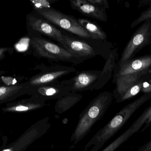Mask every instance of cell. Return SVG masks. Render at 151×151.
<instances>
[{
	"label": "cell",
	"mask_w": 151,
	"mask_h": 151,
	"mask_svg": "<svg viewBox=\"0 0 151 151\" xmlns=\"http://www.w3.org/2000/svg\"><path fill=\"white\" fill-rule=\"evenodd\" d=\"M99 70H85L78 72L70 79L59 81L60 84L70 88L71 92L78 93L93 90V87L101 74Z\"/></svg>",
	"instance_id": "obj_10"
},
{
	"label": "cell",
	"mask_w": 151,
	"mask_h": 151,
	"mask_svg": "<svg viewBox=\"0 0 151 151\" xmlns=\"http://www.w3.org/2000/svg\"><path fill=\"white\" fill-rule=\"evenodd\" d=\"M142 91L144 94L151 93V83L149 82V81H146L144 82Z\"/></svg>",
	"instance_id": "obj_28"
},
{
	"label": "cell",
	"mask_w": 151,
	"mask_h": 151,
	"mask_svg": "<svg viewBox=\"0 0 151 151\" xmlns=\"http://www.w3.org/2000/svg\"><path fill=\"white\" fill-rule=\"evenodd\" d=\"M30 44L33 56L55 62H63L78 65L82 63L75 56L62 45L43 36L30 37Z\"/></svg>",
	"instance_id": "obj_4"
},
{
	"label": "cell",
	"mask_w": 151,
	"mask_h": 151,
	"mask_svg": "<svg viewBox=\"0 0 151 151\" xmlns=\"http://www.w3.org/2000/svg\"><path fill=\"white\" fill-rule=\"evenodd\" d=\"M70 2L71 8L82 15L102 22L107 21L106 10L99 8L88 0H70Z\"/></svg>",
	"instance_id": "obj_14"
},
{
	"label": "cell",
	"mask_w": 151,
	"mask_h": 151,
	"mask_svg": "<svg viewBox=\"0 0 151 151\" xmlns=\"http://www.w3.org/2000/svg\"><path fill=\"white\" fill-rule=\"evenodd\" d=\"M34 11L62 30L81 38H92L73 16L65 14L52 7Z\"/></svg>",
	"instance_id": "obj_5"
},
{
	"label": "cell",
	"mask_w": 151,
	"mask_h": 151,
	"mask_svg": "<svg viewBox=\"0 0 151 151\" xmlns=\"http://www.w3.org/2000/svg\"><path fill=\"white\" fill-rule=\"evenodd\" d=\"M118 51L117 48L113 49L110 56L106 60L104 68L101 71L99 78L93 87V90L103 88L111 78L117 64L116 61L119 56Z\"/></svg>",
	"instance_id": "obj_17"
},
{
	"label": "cell",
	"mask_w": 151,
	"mask_h": 151,
	"mask_svg": "<svg viewBox=\"0 0 151 151\" xmlns=\"http://www.w3.org/2000/svg\"><path fill=\"white\" fill-rule=\"evenodd\" d=\"M151 98V93L144 94L126 105L104 127L97 132L84 146L83 151H99L124 126L132 114Z\"/></svg>",
	"instance_id": "obj_1"
},
{
	"label": "cell",
	"mask_w": 151,
	"mask_h": 151,
	"mask_svg": "<svg viewBox=\"0 0 151 151\" xmlns=\"http://www.w3.org/2000/svg\"><path fill=\"white\" fill-rule=\"evenodd\" d=\"M57 1V0H33L30 1V2L35 10L50 8L52 7L51 4Z\"/></svg>",
	"instance_id": "obj_23"
},
{
	"label": "cell",
	"mask_w": 151,
	"mask_h": 151,
	"mask_svg": "<svg viewBox=\"0 0 151 151\" xmlns=\"http://www.w3.org/2000/svg\"><path fill=\"white\" fill-rule=\"evenodd\" d=\"M148 74H151V67L142 72L124 75L117 78L113 81V82L116 83V86L113 92V96L115 99H117L122 95L131 86Z\"/></svg>",
	"instance_id": "obj_15"
},
{
	"label": "cell",
	"mask_w": 151,
	"mask_h": 151,
	"mask_svg": "<svg viewBox=\"0 0 151 151\" xmlns=\"http://www.w3.org/2000/svg\"><path fill=\"white\" fill-rule=\"evenodd\" d=\"M26 24L29 37L45 36L56 42L68 51L63 39L62 30L55 26L39 13L34 11L27 14Z\"/></svg>",
	"instance_id": "obj_6"
},
{
	"label": "cell",
	"mask_w": 151,
	"mask_h": 151,
	"mask_svg": "<svg viewBox=\"0 0 151 151\" xmlns=\"http://www.w3.org/2000/svg\"><path fill=\"white\" fill-rule=\"evenodd\" d=\"M132 129L129 128L121 135L115 141L109 144L102 151H114L118 149L122 143L126 142L130 137L132 135Z\"/></svg>",
	"instance_id": "obj_22"
},
{
	"label": "cell",
	"mask_w": 151,
	"mask_h": 151,
	"mask_svg": "<svg viewBox=\"0 0 151 151\" xmlns=\"http://www.w3.org/2000/svg\"><path fill=\"white\" fill-rule=\"evenodd\" d=\"M149 82H150V83H151V79L149 81Z\"/></svg>",
	"instance_id": "obj_31"
},
{
	"label": "cell",
	"mask_w": 151,
	"mask_h": 151,
	"mask_svg": "<svg viewBox=\"0 0 151 151\" xmlns=\"http://www.w3.org/2000/svg\"><path fill=\"white\" fill-rule=\"evenodd\" d=\"M7 73V72L5 71H3V70H0V77L1 76H3L4 74H5ZM2 84V82L1 80L0 79V84Z\"/></svg>",
	"instance_id": "obj_29"
},
{
	"label": "cell",
	"mask_w": 151,
	"mask_h": 151,
	"mask_svg": "<svg viewBox=\"0 0 151 151\" xmlns=\"http://www.w3.org/2000/svg\"><path fill=\"white\" fill-rule=\"evenodd\" d=\"M46 105V101L37 97L20 99L6 103L1 109L4 113H25L41 109Z\"/></svg>",
	"instance_id": "obj_12"
},
{
	"label": "cell",
	"mask_w": 151,
	"mask_h": 151,
	"mask_svg": "<svg viewBox=\"0 0 151 151\" xmlns=\"http://www.w3.org/2000/svg\"><path fill=\"white\" fill-rule=\"evenodd\" d=\"M151 79V74L145 75L140 80L131 86L122 95L116 99V103H121L137 95L140 91H142L144 82L146 81H149Z\"/></svg>",
	"instance_id": "obj_20"
},
{
	"label": "cell",
	"mask_w": 151,
	"mask_h": 151,
	"mask_svg": "<svg viewBox=\"0 0 151 151\" xmlns=\"http://www.w3.org/2000/svg\"><path fill=\"white\" fill-rule=\"evenodd\" d=\"M113 94L104 91L91 100L82 112L75 130L71 137L73 148L81 142L90 131L94 124L101 119L111 104Z\"/></svg>",
	"instance_id": "obj_2"
},
{
	"label": "cell",
	"mask_w": 151,
	"mask_h": 151,
	"mask_svg": "<svg viewBox=\"0 0 151 151\" xmlns=\"http://www.w3.org/2000/svg\"><path fill=\"white\" fill-rule=\"evenodd\" d=\"M83 97L82 95L79 93L70 92L58 99L55 105V112L61 114L67 111L79 103Z\"/></svg>",
	"instance_id": "obj_18"
},
{
	"label": "cell",
	"mask_w": 151,
	"mask_h": 151,
	"mask_svg": "<svg viewBox=\"0 0 151 151\" xmlns=\"http://www.w3.org/2000/svg\"><path fill=\"white\" fill-rule=\"evenodd\" d=\"M0 79L1 80L2 84L8 86H12L22 83L21 81L24 79V77H14L9 76H1Z\"/></svg>",
	"instance_id": "obj_25"
},
{
	"label": "cell",
	"mask_w": 151,
	"mask_h": 151,
	"mask_svg": "<svg viewBox=\"0 0 151 151\" xmlns=\"http://www.w3.org/2000/svg\"><path fill=\"white\" fill-rule=\"evenodd\" d=\"M14 49L10 47H0V61L4 59L5 57V54L8 53L9 55L13 54Z\"/></svg>",
	"instance_id": "obj_27"
},
{
	"label": "cell",
	"mask_w": 151,
	"mask_h": 151,
	"mask_svg": "<svg viewBox=\"0 0 151 151\" xmlns=\"http://www.w3.org/2000/svg\"><path fill=\"white\" fill-rule=\"evenodd\" d=\"M81 25L90 35L91 38L96 40H106L107 35L97 24L87 19H77Z\"/></svg>",
	"instance_id": "obj_19"
},
{
	"label": "cell",
	"mask_w": 151,
	"mask_h": 151,
	"mask_svg": "<svg viewBox=\"0 0 151 151\" xmlns=\"http://www.w3.org/2000/svg\"><path fill=\"white\" fill-rule=\"evenodd\" d=\"M88 1L103 9L106 10V9H109V3L106 0H88Z\"/></svg>",
	"instance_id": "obj_26"
},
{
	"label": "cell",
	"mask_w": 151,
	"mask_h": 151,
	"mask_svg": "<svg viewBox=\"0 0 151 151\" xmlns=\"http://www.w3.org/2000/svg\"><path fill=\"white\" fill-rule=\"evenodd\" d=\"M149 19H151V4L148 9L142 12L139 17L132 22L130 27L131 28H133L142 22H144L145 20Z\"/></svg>",
	"instance_id": "obj_24"
},
{
	"label": "cell",
	"mask_w": 151,
	"mask_h": 151,
	"mask_svg": "<svg viewBox=\"0 0 151 151\" xmlns=\"http://www.w3.org/2000/svg\"><path fill=\"white\" fill-rule=\"evenodd\" d=\"M149 148H150V149H151V144H150V145H149Z\"/></svg>",
	"instance_id": "obj_30"
},
{
	"label": "cell",
	"mask_w": 151,
	"mask_h": 151,
	"mask_svg": "<svg viewBox=\"0 0 151 151\" xmlns=\"http://www.w3.org/2000/svg\"><path fill=\"white\" fill-rule=\"evenodd\" d=\"M28 94V89L25 82L12 86L0 84V105L13 102Z\"/></svg>",
	"instance_id": "obj_16"
},
{
	"label": "cell",
	"mask_w": 151,
	"mask_h": 151,
	"mask_svg": "<svg viewBox=\"0 0 151 151\" xmlns=\"http://www.w3.org/2000/svg\"><path fill=\"white\" fill-rule=\"evenodd\" d=\"M151 123V105L148 109H146L144 112L136 120L133 125L130 127L132 129L131 134H133L138 131L141 127L145 124V127L143 129L142 131L145 130L150 126Z\"/></svg>",
	"instance_id": "obj_21"
},
{
	"label": "cell",
	"mask_w": 151,
	"mask_h": 151,
	"mask_svg": "<svg viewBox=\"0 0 151 151\" xmlns=\"http://www.w3.org/2000/svg\"><path fill=\"white\" fill-rule=\"evenodd\" d=\"M50 127L49 117L42 119L32 125L16 141L6 146L4 145L0 151H25L34 142L45 134Z\"/></svg>",
	"instance_id": "obj_8"
},
{
	"label": "cell",
	"mask_w": 151,
	"mask_h": 151,
	"mask_svg": "<svg viewBox=\"0 0 151 151\" xmlns=\"http://www.w3.org/2000/svg\"><path fill=\"white\" fill-rule=\"evenodd\" d=\"M30 96H34L44 101L58 99L71 92L70 88L59 82L28 88Z\"/></svg>",
	"instance_id": "obj_11"
},
{
	"label": "cell",
	"mask_w": 151,
	"mask_h": 151,
	"mask_svg": "<svg viewBox=\"0 0 151 151\" xmlns=\"http://www.w3.org/2000/svg\"><path fill=\"white\" fill-rule=\"evenodd\" d=\"M62 34L68 51L82 63L96 56H100L106 60L113 49L112 43L107 40L81 38L63 30Z\"/></svg>",
	"instance_id": "obj_3"
},
{
	"label": "cell",
	"mask_w": 151,
	"mask_h": 151,
	"mask_svg": "<svg viewBox=\"0 0 151 151\" xmlns=\"http://www.w3.org/2000/svg\"><path fill=\"white\" fill-rule=\"evenodd\" d=\"M151 43V19H149L145 20L134 33L124 48L115 69L120 67L128 60L134 58L137 52Z\"/></svg>",
	"instance_id": "obj_7"
},
{
	"label": "cell",
	"mask_w": 151,
	"mask_h": 151,
	"mask_svg": "<svg viewBox=\"0 0 151 151\" xmlns=\"http://www.w3.org/2000/svg\"><path fill=\"white\" fill-rule=\"evenodd\" d=\"M34 69H38L41 71L24 82L27 88L59 82L58 79L63 76L76 71L75 67L73 66L63 65L46 66L43 64L36 66Z\"/></svg>",
	"instance_id": "obj_9"
},
{
	"label": "cell",
	"mask_w": 151,
	"mask_h": 151,
	"mask_svg": "<svg viewBox=\"0 0 151 151\" xmlns=\"http://www.w3.org/2000/svg\"><path fill=\"white\" fill-rule=\"evenodd\" d=\"M151 67V55L134 58L114 72L113 81L124 75L142 72Z\"/></svg>",
	"instance_id": "obj_13"
}]
</instances>
